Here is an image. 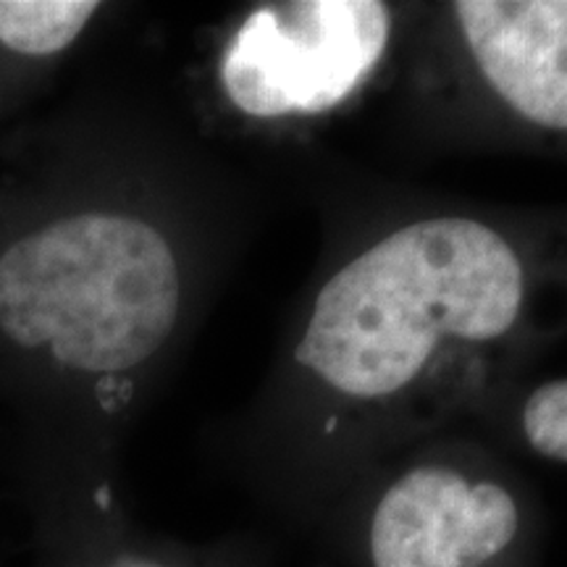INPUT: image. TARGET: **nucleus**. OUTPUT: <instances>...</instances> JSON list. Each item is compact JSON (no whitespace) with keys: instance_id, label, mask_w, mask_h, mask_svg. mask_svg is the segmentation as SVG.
<instances>
[{"instance_id":"6","label":"nucleus","mask_w":567,"mask_h":567,"mask_svg":"<svg viewBox=\"0 0 567 567\" xmlns=\"http://www.w3.org/2000/svg\"><path fill=\"white\" fill-rule=\"evenodd\" d=\"M97 11L87 0H0V45L30 59L63 53Z\"/></svg>"},{"instance_id":"4","label":"nucleus","mask_w":567,"mask_h":567,"mask_svg":"<svg viewBox=\"0 0 567 567\" xmlns=\"http://www.w3.org/2000/svg\"><path fill=\"white\" fill-rule=\"evenodd\" d=\"M360 538L365 567H517L526 513L494 473L429 460L375 492Z\"/></svg>"},{"instance_id":"1","label":"nucleus","mask_w":567,"mask_h":567,"mask_svg":"<svg viewBox=\"0 0 567 567\" xmlns=\"http://www.w3.org/2000/svg\"><path fill=\"white\" fill-rule=\"evenodd\" d=\"M526 297V266L505 234L467 216L423 218L326 279L297 360L339 400L392 405L509 337Z\"/></svg>"},{"instance_id":"8","label":"nucleus","mask_w":567,"mask_h":567,"mask_svg":"<svg viewBox=\"0 0 567 567\" xmlns=\"http://www.w3.org/2000/svg\"><path fill=\"white\" fill-rule=\"evenodd\" d=\"M103 567H182V565L166 563V559L145 557V555H118L113 557L111 563H105Z\"/></svg>"},{"instance_id":"5","label":"nucleus","mask_w":567,"mask_h":567,"mask_svg":"<svg viewBox=\"0 0 567 567\" xmlns=\"http://www.w3.org/2000/svg\"><path fill=\"white\" fill-rule=\"evenodd\" d=\"M452 13L494 95L526 122L567 132V0H463Z\"/></svg>"},{"instance_id":"7","label":"nucleus","mask_w":567,"mask_h":567,"mask_svg":"<svg viewBox=\"0 0 567 567\" xmlns=\"http://www.w3.org/2000/svg\"><path fill=\"white\" fill-rule=\"evenodd\" d=\"M520 429L536 455L567 463V379L538 386L528 396Z\"/></svg>"},{"instance_id":"2","label":"nucleus","mask_w":567,"mask_h":567,"mask_svg":"<svg viewBox=\"0 0 567 567\" xmlns=\"http://www.w3.org/2000/svg\"><path fill=\"white\" fill-rule=\"evenodd\" d=\"M182 287L158 226L130 213H71L0 250V337L66 373H126L174 334Z\"/></svg>"},{"instance_id":"3","label":"nucleus","mask_w":567,"mask_h":567,"mask_svg":"<svg viewBox=\"0 0 567 567\" xmlns=\"http://www.w3.org/2000/svg\"><path fill=\"white\" fill-rule=\"evenodd\" d=\"M392 34L379 0H292L255 9L218 61V82L252 118L334 111L373 74Z\"/></svg>"}]
</instances>
